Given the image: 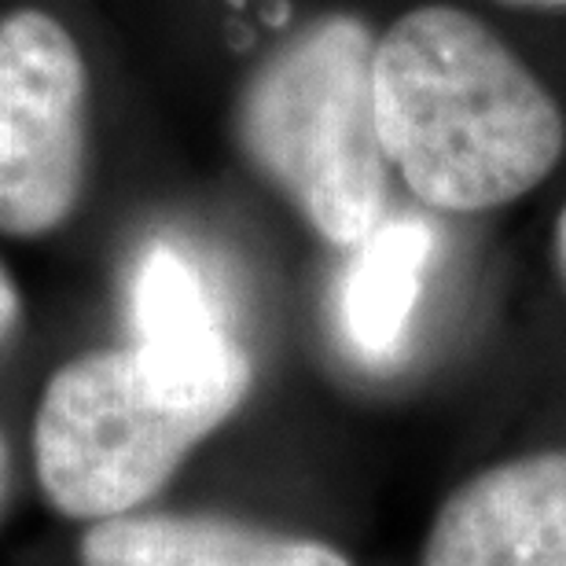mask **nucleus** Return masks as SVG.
Returning <instances> with one entry per match:
<instances>
[{
	"label": "nucleus",
	"mask_w": 566,
	"mask_h": 566,
	"mask_svg": "<svg viewBox=\"0 0 566 566\" xmlns=\"http://www.w3.org/2000/svg\"><path fill=\"white\" fill-rule=\"evenodd\" d=\"M8 485H11V452H8L4 434H0V512H4V501H8Z\"/></svg>",
	"instance_id": "9b49d317"
},
{
	"label": "nucleus",
	"mask_w": 566,
	"mask_h": 566,
	"mask_svg": "<svg viewBox=\"0 0 566 566\" xmlns=\"http://www.w3.org/2000/svg\"><path fill=\"white\" fill-rule=\"evenodd\" d=\"M507 4H523V8H566V0H507Z\"/></svg>",
	"instance_id": "f8f14e48"
},
{
	"label": "nucleus",
	"mask_w": 566,
	"mask_h": 566,
	"mask_svg": "<svg viewBox=\"0 0 566 566\" xmlns=\"http://www.w3.org/2000/svg\"><path fill=\"white\" fill-rule=\"evenodd\" d=\"M430 251H434V235L416 218L382 221L357 247L343 313L346 332L365 357H390L409 335Z\"/></svg>",
	"instance_id": "6e6552de"
},
{
	"label": "nucleus",
	"mask_w": 566,
	"mask_h": 566,
	"mask_svg": "<svg viewBox=\"0 0 566 566\" xmlns=\"http://www.w3.org/2000/svg\"><path fill=\"white\" fill-rule=\"evenodd\" d=\"M371 77L387 163L430 210L507 207L534 191L566 151L556 96L460 8L405 11L376 41Z\"/></svg>",
	"instance_id": "f257e3e1"
},
{
	"label": "nucleus",
	"mask_w": 566,
	"mask_h": 566,
	"mask_svg": "<svg viewBox=\"0 0 566 566\" xmlns=\"http://www.w3.org/2000/svg\"><path fill=\"white\" fill-rule=\"evenodd\" d=\"M137 346L163 379L196 398L243 405L254 368L247 349L224 332L199 269L177 247L155 243L133 280Z\"/></svg>",
	"instance_id": "423d86ee"
},
{
	"label": "nucleus",
	"mask_w": 566,
	"mask_h": 566,
	"mask_svg": "<svg viewBox=\"0 0 566 566\" xmlns=\"http://www.w3.org/2000/svg\"><path fill=\"white\" fill-rule=\"evenodd\" d=\"M88 74L74 33L49 11L0 22V232L38 240L85 188Z\"/></svg>",
	"instance_id": "20e7f679"
},
{
	"label": "nucleus",
	"mask_w": 566,
	"mask_h": 566,
	"mask_svg": "<svg viewBox=\"0 0 566 566\" xmlns=\"http://www.w3.org/2000/svg\"><path fill=\"white\" fill-rule=\"evenodd\" d=\"M552 251H556L559 280L566 283V207L559 210V218H556V232H552Z\"/></svg>",
	"instance_id": "9d476101"
},
{
	"label": "nucleus",
	"mask_w": 566,
	"mask_h": 566,
	"mask_svg": "<svg viewBox=\"0 0 566 566\" xmlns=\"http://www.w3.org/2000/svg\"><path fill=\"white\" fill-rule=\"evenodd\" d=\"M420 566H566V449L512 457L457 485Z\"/></svg>",
	"instance_id": "39448f33"
},
{
	"label": "nucleus",
	"mask_w": 566,
	"mask_h": 566,
	"mask_svg": "<svg viewBox=\"0 0 566 566\" xmlns=\"http://www.w3.org/2000/svg\"><path fill=\"white\" fill-rule=\"evenodd\" d=\"M82 566H354L327 541L224 515L133 512L93 523L77 541Z\"/></svg>",
	"instance_id": "0eeeda50"
},
{
	"label": "nucleus",
	"mask_w": 566,
	"mask_h": 566,
	"mask_svg": "<svg viewBox=\"0 0 566 566\" xmlns=\"http://www.w3.org/2000/svg\"><path fill=\"white\" fill-rule=\"evenodd\" d=\"M235 409L177 390L137 343L88 349L52 371L33 416L44 501L88 526L133 515Z\"/></svg>",
	"instance_id": "7ed1b4c3"
},
{
	"label": "nucleus",
	"mask_w": 566,
	"mask_h": 566,
	"mask_svg": "<svg viewBox=\"0 0 566 566\" xmlns=\"http://www.w3.org/2000/svg\"><path fill=\"white\" fill-rule=\"evenodd\" d=\"M376 41L354 15L316 19L254 66L235 104L243 155L335 247H360L387 221Z\"/></svg>",
	"instance_id": "f03ea898"
},
{
	"label": "nucleus",
	"mask_w": 566,
	"mask_h": 566,
	"mask_svg": "<svg viewBox=\"0 0 566 566\" xmlns=\"http://www.w3.org/2000/svg\"><path fill=\"white\" fill-rule=\"evenodd\" d=\"M19 316H22L19 287H15V280L8 276V269L0 265V343L11 338V332L19 327Z\"/></svg>",
	"instance_id": "1a4fd4ad"
}]
</instances>
